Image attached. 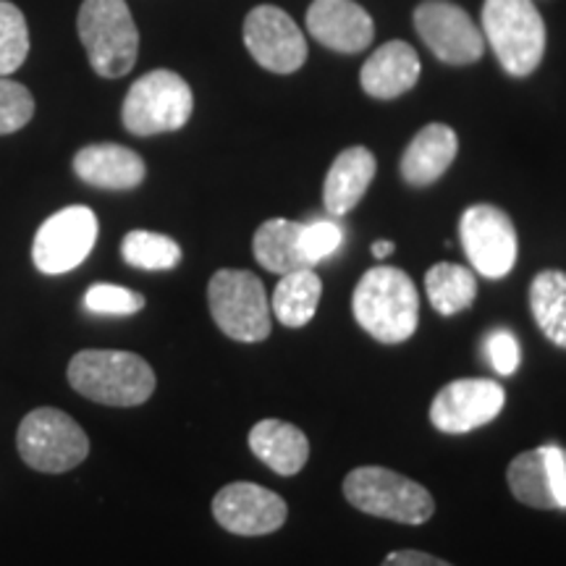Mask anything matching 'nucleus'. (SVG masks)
I'll return each mask as SVG.
<instances>
[{"label": "nucleus", "instance_id": "obj_13", "mask_svg": "<svg viewBox=\"0 0 566 566\" xmlns=\"http://www.w3.org/2000/svg\"><path fill=\"white\" fill-rule=\"evenodd\" d=\"M244 45L260 66L273 74H294L307 61L300 24L279 6H258L244 19Z\"/></svg>", "mask_w": 566, "mask_h": 566}, {"label": "nucleus", "instance_id": "obj_32", "mask_svg": "<svg viewBox=\"0 0 566 566\" xmlns=\"http://www.w3.org/2000/svg\"><path fill=\"white\" fill-rule=\"evenodd\" d=\"M380 566H454V564L443 562V558H438L433 554H424V551L401 548V551H391Z\"/></svg>", "mask_w": 566, "mask_h": 566}, {"label": "nucleus", "instance_id": "obj_10", "mask_svg": "<svg viewBox=\"0 0 566 566\" xmlns=\"http://www.w3.org/2000/svg\"><path fill=\"white\" fill-rule=\"evenodd\" d=\"M415 30L438 61L451 66H470L483 59V30L470 13L449 0H424L415 9Z\"/></svg>", "mask_w": 566, "mask_h": 566}, {"label": "nucleus", "instance_id": "obj_30", "mask_svg": "<svg viewBox=\"0 0 566 566\" xmlns=\"http://www.w3.org/2000/svg\"><path fill=\"white\" fill-rule=\"evenodd\" d=\"M344 242L342 226L334 221H313L302 223V252L310 263L317 265L331 258Z\"/></svg>", "mask_w": 566, "mask_h": 566}, {"label": "nucleus", "instance_id": "obj_8", "mask_svg": "<svg viewBox=\"0 0 566 566\" xmlns=\"http://www.w3.org/2000/svg\"><path fill=\"white\" fill-rule=\"evenodd\" d=\"M17 446L27 467L48 475L74 470L90 454V438L82 424L55 407H40L27 415L19 424Z\"/></svg>", "mask_w": 566, "mask_h": 566}, {"label": "nucleus", "instance_id": "obj_6", "mask_svg": "<svg viewBox=\"0 0 566 566\" xmlns=\"http://www.w3.org/2000/svg\"><path fill=\"white\" fill-rule=\"evenodd\" d=\"M208 307L218 328L233 342L258 344L271 336V300L263 281L250 271L223 268L212 275L208 283Z\"/></svg>", "mask_w": 566, "mask_h": 566}, {"label": "nucleus", "instance_id": "obj_12", "mask_svg": "<svg viewBox=\"0 0 566 566\" xmlns=\"http://www.w3.org/2000/svg\"><path fill=\"white\" fill-rule=\"evenodd\" d=\"M506 405L504 386L488 378L451 380L430 405V422L449 436H462L483 428L501 415Z\"/></svg>", "mask_w": 566, "mask_h": 566}, {"label": "nucleus", "instance_id": "obj_24", "mask_svg": "<svg viewBox=\"0 0 566 566\" xmlns=\"http://www.w3.org/2000/svg\"><path fill=\"white\" fill-rule=\"evenodd\" d=\"M530 310L551 344L566 349V273L541 271L530 283Z\"/></svg>", "mask_w": 566, "mask_h": 566}, {"label": "nucleus", "instance_id": "obj_15", "mask_svg": "<svg viewBox=\"0 0 566 566\" xmlns=\"http://www.w3.org/2000/svg\"><path fill=\"white\" fill-rule=\"evenodd\" d=\"M506 483L514 499L530 509H566V449L548 443L514 457Z\"/></svg>", "mask_w": 566, "mask_h": 566}, {"label": "nucleus", "instance_id": "obj_2", "mask_svg": "<svg viewBox=\"0 0 566 566\" xmlns=\"http://www.w3.org/2000/svg\"><path fill=\"white\" fill-rule=\"evenodd\" d=\"M69 384L97 405L139 407L155 391V373L134 352L84 349L71 357Z\"/></svg>", "mask_w": 566, "mask_h": 566}, {"label": "nucleus", "instance_id": "obj_1", "mask_svg": "<svg viewBox=\"0 0 566 566\" xmlns=\"http://www.w3.org/2000/svg\"><path fill=\"white\" fill-rule=\"evenodd\" d=\"M354 321L380 344H401L420 323V294L405 271L391 265L370 268L352 296Z\"/></svg>", "mask_w": 566, "mask_h": 566}, {"label": "nucleus", "instance_id": "obj_18", "mask_svg": "<svg viewBox=\"0 0 566 566\" xmlns=\"http://www.w3.org/2000/svg\"><path fill=\"white\" fill-rule=\"evenodd\" d=\"M420 80V55L409 42L391 40L380 45L359 71V84L375 101H396Z\"/></svg>", "mask_w": 566, "mask_h": 566}, {"label": "nucleus", "instance_id": "obj_31", "mask_svg": "<svg viewBox=\"0 0 566 566\" xmlns=\"http://www.w3.org/2000/svg\"><path fill=\"white\" fill-rule=\"evenodd\" d=\"M485 349H488V357H491V365L495 373L499 375L516 373V367H520V359H522V352H520V342H516V336L512 334V331H506V328L491 331L485 338Z\"/></svg>", "mask_w": 566, "mask_h": 566}, {"label": "nucleus", "instance_id": "obj_17", "mask_svg": "<svg viewBox=\"0 0 566 566\" xmlns=\"http://www.w3.org/2000/svg\"><path fill=\"white\" fill-rule=\"evenodd\" d=\"M74 174L90 187L126 192L145 181L147 166L129 147L116 145V142H101V145L82 147L74 155Z\"/></svg>", "mask_w": 566, "mask_h": 566}, {"label": "nucleus", "instance_id": "obj_14", "mask_svg": "<svg viewBox=\"0 0 566 566\" xmlns=\"http://www.w3.org/2000/svg\"><path fill=\"white\" fill-rule=\"evenodd\" d=\"M212 516L226 533L260 537L283 527L289 506L271 488L258 483H229L212 499Z\"/></svg>", "mask_w": 566, "mask_h": 566}, {"label": "nucleus", "instance_id": "obj_7", "mask_svg": "<svg viewBox=\"0 0 566 566\" xmlns=\"http://www.w3.org/2000/svg\"><path fill=\"white\" fill-rule=\"evenodd\" d=\"M195 111V95L184 76L168 69H155L139 76L126 92L122 118L134 137L179 132Z\"/></svg>", "mask_w": 566, "mask_h": 566}, {"label": "nucleus", "instance_id": "obj_21", "mask_svg": "<svg viewBox=\"0 0 566 566\" xmlns=\"http://www.w3.org/2000/svg\"><path fill=\"white\" fill-rule=\"evenodd\" d=\"M250 449L260 462L283 478L304 470L310 459V441L300 428L283 420H260L250 430Z\"/></svg>", "mask_w": 566, "mask_h": 566}, {"label": "nucleus", "instance_id": "obj_19", "mask_svg": "<svg viewBox=\"0 0 566 566\" xmlns=\"http://www.w3.org/2000/svg\"><path fill=\"white\" fill-rule=\"evenodd\" d=\"M459 153L457 132L446 124H428L415 134L401 155V179L409 187H430L449 171Z\"/></svg>", "mask_w": 566, "mask_h": 566}, {"label": "nucleus", "instance_id": "obj_22", "mask_svg": "<svg viewBox=\"0 0 566 566\" xmlns=\"http://www.w3.org/2000/svg\"><path fill=\"white\" fill-rule=\"evenodd\" d=\"M254 260L275 275H286L302 268H315L302 252V223L286 218H271L254 231Z\"/></svg>", "mask_w": 566, "mask_h": 566}, {"label": "nucleus", "instance_id": "obj_26", "mask_svg": "<svg viewBox=\"0 0 566 566\" xmlns=\"http://www.w3.org/2000/svg\"><path fill=\"white\" fill-rule=\"evenodd\" d=\"M122 258L139 271H174L181 263V247L166 233L129 231L122 242Z\"/></svg>", "mask_w": 566, "mask_h": 566}, {"label": "nucleus", "instance_id": "obj_23", "mask_svg": "<svg viewBox=\"0 0 566 566\" xmlns=\"http://www.w3.org/2000/svg\"><path fill=\"white\" fill-rule=\"evenodd\" d=\"M321 296V275L315 273V268H302V271L286 273L279 281L271 300V313L286 328H302V325H307L315 317Z\"/></svg>", "mask_w": 566, "mask_h": 566}, {"label": "nucleus", "instance_id": "obj_5", "mask_svg": "<svg viewBox=\"0 0 566 566\" xmlns=\"http://www.w3.org/2000/svg\"><path fill=\"white\" fill-rule=\"evenodd\" d=\"M76 30L95 74L118 80L134 69L139 32L126 0H84L76 17Z\"/></svg>", "mask_w": 566, "mask_h": 566}, {"label": "nucleus", "instance_id": "obj_3", "mask_svg": "<svg viewBox=\"0 0 566 566\" xmlns=\"http://www.w3.org/2000/svg\"><path fill=\"white\" fill-rule=\"evenodd\" d=\"M483 38L516 80L533 74L546 55V21L533 0H485Z\"/></svg>", "mask_w": 566, "mask_h": 566}, {"label": "nucleus", "instance_id": "obj_9", "mask_svg": "<svg viewBox=\"0 0 566 566\" xmlns=\"http://www.w3.org/2000/svg\"><path fill=\"white\" fill-rule=\"evenodd\" d=\"M97 242V216L84 205L53 212L38 229L32 244L34 268L45 275H63L80 268Z\"/></svg>", "mask_w": 566, "mask_h": 566}, {"label": "nucleus", "instance_id": "obj_4", "mask_svg": "<svg viewBox=\"0 0 566 566\" xmlns=\"http://www.w3.org/2000/svg\"><path fill=\"white\" fill-rule=\"evenodd\" d=\"M344 495L354 509L399 525H424L436 514L430 491L388 467H357L344 478Z\"/></svg>", "mask_w": 566, "mask_h": 566}, {"label": "nucleus", "instance_id": "obj_20", "mask_svg": "<svg viewBox=\"0 0 566 566\" xmlns=\"http://www.w3.org/2000/svg\"><path fill=\"white\" fill-rule=\"evenodd\" d=\"M378 171V160L367 147H349L331 166L325 176L323 202L331 216H346L363 202V197Z\"/></svg>", "mask_w": 566, "mask_h": 566}, {"label": "nucleus", "instance_id": "obj_27", "mask_svg": "<svg viewBox=\"0 0 566 566\" xmlns=\"http://www.w3.org/2000/svg\"><path fill=\"white\" fill-rule=\"evenodd\" d=\"M30 55V30L27 19L9 0H0V76L21 69Z\"/></svg>", "mask_w": 566, "mask_h": 566}, {"label": "nucleus", "instance_id": "obj_25", "mask_svg": "<svg viewBox=\"0 0 566 566\" xmlns=\"http://www.w3.org/2000/svg\"><path fill=\"white\" fill-rule=\"evenodd\" d=\"M424 292L438 315H459L472 307L478 296V279L470 268L438 263L424 275Z\"/></svg>", "mask_w": 566, "mask_h": 566}, {"label": "nucleus", "instance_id": "obj_16", "mask_svg": "<svg viewBox=\"0 0 566 566\" xmlns=\"http://www.w3.org/2000/svg\"><path fill=\"white\" fill-rule=\"evenodd\" d=\"M307 30L321 45L336 53H359L375 38V24L354 0H313Z\"/></svg>", "mask_w": 566, "mask_h": 566}, {"label": "nucleus", "instance_id": "obj_29", "mask_svg": "<svg viewBox=\"0 0 566 566\" xmlns=\"http://www.w3.org/2000/svg\"><path fill=\"white\" fill-rule=\"evenodd\" d=\"M34 116V97L24 84L0 76V134L24 129Z\"/></svg>", "mask_w": 566, "mask_h": 566}, {"label": "nucleus", "instance_id": "obj_28", "mask_svg": "<svg viewBox=\"0 0 566 566\" xmlns=\"http://www.w3.org/2000/svg\"><path fill=\"white\" fill-rule=\"evenodd\" d=\"M84 307L92 315H137L145 310V296L113 283H95L84 294Z\"/></svg>", "mask_w": 566, "mask_h": 566}, {"label": "nucleus", "instance_id": "obj_11", "mask_svg": "<svg viewBox=\"0 0 566 566\" xmlns=\"http://www.w3.org/2000/svg\"><path fill=\"white\" fill-rule=\"evenodd\" d=\"M459 237L472 268L485 279H504L516 263V229L495 205H472L462 212Z\"/></svg>", "mask_w": 566, "mask_h": 566}, {"label": "nucleus", "instance_id": "obj_33", "mask_svg": "<svg viewBox=\"0 0 566 566\" xmlns=\"http://www.w3.org/2000/svg\"><path fill=\"white\" fill-rule=\"evenodd\" d=\"M391 252H394V242H375L373 244L375 258H388Z\"/></svg>", "mask_w": 566, "mask_h": 566}]
</instances>
